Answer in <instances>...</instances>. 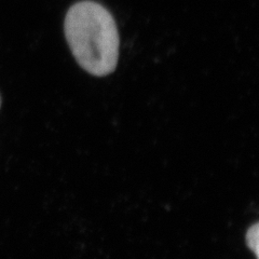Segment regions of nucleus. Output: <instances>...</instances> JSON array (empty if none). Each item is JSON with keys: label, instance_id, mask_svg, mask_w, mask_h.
<instances>
[{"label": "nucleus", "instance_id": "obj_1", "mask_svg": "<svg viewBox=\"0 0 259 259\" xmlns=\"http://www.w3.org/2000/svg\"><path fill=\"white\" fill-rule=\"evenodd\" d=\"M65 37L79 66L95 77L115 71L119 60V32L111 13L101 4L82 0L65 16Z\"/></svg>", "mask_w": 259, "mask_h": 259}, {"label": "nucleus", "instance_id": "obj_2", "mask_svg": "<svg viewBox=\"0 0 259 259\" xmlns=\"http://www.w3.org/2000/svg\"><path fill=\"white\" fill-rule=\"evenodd\" d=\"M245 242L247 247L252 250L258 258L259 256V224L256 223L250 226L246 231Z\"/></svg>", "mask_w": 259, "mask_h": 259}, {"label": "nucleus", "instance_id": "obj_3", "mask_svg": "<svg viewBox=\"0 0 259 259\" xmlns=\"http://www.w3.org/2000/svg\"><path fill=\"white\" fill-rule=\"evenodd\" d=\"M0 107H2V96H0Z\"/></svg>", "mask_w": 259, "mask_h": 259}]
</instances>
